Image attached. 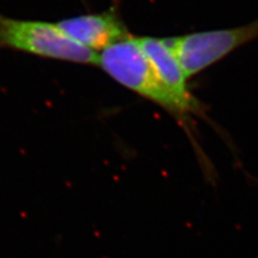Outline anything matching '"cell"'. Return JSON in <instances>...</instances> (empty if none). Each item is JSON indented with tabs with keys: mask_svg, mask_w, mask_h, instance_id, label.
Masks as SVG:
<instances>
[{
	"mask_svg": "<svg viewBox=\"0 0 258 258\" xmlns=\"http://www.w3.org/2000/svg\"><path fill=\"white\" fill-rule=\"evenodd\" d=\"M97 66L118 84L164 109L183 127L190 140L205 179L215 186L217 172L195 136L192 115L161 82L145 56L138 37L129 36L98 53Z\"/></svg>",
	"mask_w": 258,
	"mask_h": 258,
	"instance_id": "1",
	"label": "cell"
},
{
	"mask_svg": "<svg viewBox=\"0 0 258 258\" xmlns=\"http://www.w3.org/2000/svg\"><path fill=\"white\" fill-rule=\"evenodd\" d=\"M0 50L79 64H98V54L72 40L57 23L13 19L2 13Z\"/></svg>",
	"mask_w": 258,
	"mask_h": 258,
	"instance_id": "2",
	"label": "cell"
},
{
	"mask_svg": "<svg viewBox=\"0 0 258 258\" xmlns=\"http://www.w3.org/2000/svg\"><path fill=\"white\" fill-rule=\"evenodd\" d=\"M57 25L72 40L97 54L132 36L115 8L63 19Z\"/></svg>",
	"mask_w": 258,
	"mask_h": 258,
	"instance_id": "5",
	"label": "cell"
},
{
	"mask_svg": "<svg viewBox=\"0 0 258 258\" xmlns=\"http://www.w3.org/2000/svg\"><path fill=\"white\" fill-rule=\"evenodd\" d=\"M142 50L155 69L161 82L170 91L175 98L187 109L192 116L209 122L205 106L189 90L187 77L177 59L167 38L144 36L138 37Z\"/></svg>",
	"mask_w": 258,
	"mask_h": 258,
	"instance_id": "4",
	"label": "cell"
},
{
	"mask_svg": "<svg viewBox=\"0 0 258 258\" xmlns=\"http://www.w3.org/2000/svg\"><path fill=\"white\" fill-rule=\"evenodd\" d=\"M167 39L189 80L240 46L258 39V19L239 27L197 31Z\"/></svg>",
	"mask_w": 258,
	"mask_h": 258,
	"instance_id": "3",
	"label": "cell"
}]
</instances>
